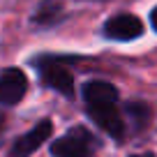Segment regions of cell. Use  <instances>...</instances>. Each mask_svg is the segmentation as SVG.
Instances as JSON below:
<instances>
[{"label": "cell", "instance_id": "7a4b0ae2", "mask_svg": "<svg viewBox=\"0 0 157 157\" xmlns=\"http://www.w3.org/2000/svg\"><path fill=\"white\" fill-rule=\"evenodd\" d=\"M37 67H39V78L42 83L49 86V88L58 90V93L72 97L74 95V78L72 72L67 67H63V63L56 58H44V60H37Z\"/></svg>", "mask_w": 157, "mask_h": 157}, {"label": "cell", "instance_id": "277c9868", "mask_svg": "<svg viewBox=\"0 0 157 157\" xmlns=\"http://www.w3.org/2000/svg\"><path fill=\"white\" fill-rule=\"evenodd\" d=\"M28 90V78L21 69L10 67L0 74V104L2 106H14L23 99Z\"/></svg>", "mask_w": 157, "mask_h": 157}, {"label": "cell", "instance_id": "30bf717a", "mask_svg": "<svg viewBox=\"0 0 157 157\" xmlns=\"http://www.w3.org/2000/svg\"><path fill=\"white\" fill-rule=\"evenodd\" d=\"M2 127H5V116L0 113V132H2Z\"/></svg>", "mask_w": 157, "mask_h": 157}, {"label": "cell", "instance_id": "8992f818", "mask_svg": "<svg viewBox=\"0 0 157 157\" xmlns=\"http://www.w3.org/2000/svg\"><path fill=\"white\" fill-rule=\"evenodd\" d=\"M51 129H53L51 120H42V123H37L25 136L16 139V143L12 146L10 157H30L35 150H39V146H44V141L51 136Z\"/></svg>", "mask_w": 157, "mask_h": 157}, {"label": "cell", "instance_id": "ba28073f", "mask_svg": "<svg viewBox=\"0 0 157 157\" xmlns=\"http://www.w3.org/2000/svg\"><path fill=\"white\" fill-rule=\"evenodd\" d=\"M60 14H63V5H60L58 0H46V2L39 5V10L33 16V21L39 23V25H51L60 19Z\"/></svg>", "mask_w": 157, "mask_h": 157}, {"label": "cell", "instance_id": "5b68a950", "mask_svg": "<svg viewBox=\"0 0 157 157\" xmlns=\"http://www.w3.org/2000/svg\"><path fill=\"white\" fill-rule=\"evenodd\" d=\"M104 35L109 39L129 42V39H136L143 35V23L134 14H116L104 23Z\"/></svg>", "mask_w": 157, "mask_h": 157}, {"label": "cell", "instance_id": "6da1fadb", "mask_svg": "<svg viewBox=\"0 0 157 157\" xmlns=\"http://www.w3.org/2000/svg\"><path fill=\"white\" fill-rule=\"evenodd\" d=\"M53 157H95V136L86 127H72L51 146Z\"/></svg>", "mask_w": 157, "mask_h": 157}, {"label": "cell", "instance_id": "8fae6325", "mask_svg": "<svg viewBox=\"0 0 157 157\" xmlns=\"http://www.w3.org/2000/svg\"><path fill=\"white\" fill-rule=\"evenodd\" d=\"M132 157H152V152H143V155H132Z\"/></svg>", "mask_w": 157, "mask_h": 157}, {"label": "cell", "instance_id": "3957f363", "mask_svg": "<svg viewBox=\"0 0 157 157\" xmlns=\"http://www.w3.org/2000/svg\"><path fill=\"white\" fill-rule=\"evenodd\" d=\"M88 116L95 120V125H99L116 141L125 139V120L116 104H93V106H88Z\"/></svg>", "mask_w": 157, "mask_h": 157}, {"label": "cell", "instance_id": "52a82bcc", "mask_svg": "<svg viewBox=\"0 0 157 157\" xmlns=\"http://www.w3.org/2000/svg\"><path fill=\"white\" fill-rule=\"evenodd\" d=\"M83 99L88 106H93V104H116L118 90L116 86L106 83V81H90L83 86Z\"/></svg>", "mask_w": 157, "mask_h": 157}, {"label": "cell", "instance_id": "9c48e42d", "mask_svg": "<svg viewBox=\"0 0 157 157\" xmlns=\"http://www.w3.org/2000/svg\"><path fill=\"white\" fill-rule=\"evenodd\" d=\"M150 23H152V28H155V33H157V7L150 12Z\"/></svg>", "mask_w": 157, "mask_h": 157}]
</instances>
